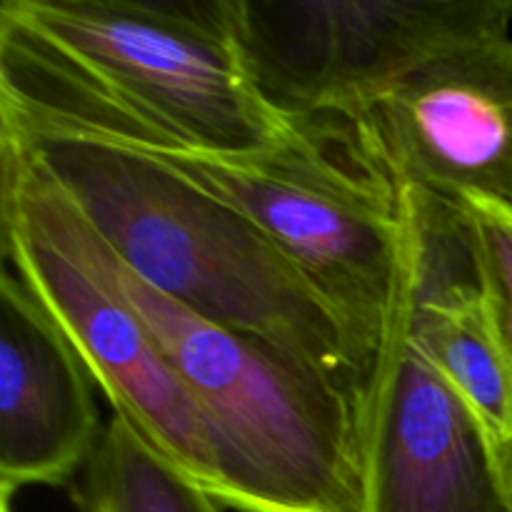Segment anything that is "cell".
Wrapping results in <instances>:
<instances>
[{
  "instance_id": "obj_2",
  "label": "cell",
  "mask_w": 512,
  "mask_h": 512,
  "mask_svg": "<svg viewBox=\"0 0 512 512\" xmlns=\"http://www.w3.org/2000/svg\"><path fill=\"white\" fill-rule=\"evenodd\" d=\"M140 148V145H138ZM158 153L248 215L325 298L368 375L403 258V198L348 118L290 115L265 148Z\"/></svg>"
},
{
  "instance_id": "obj_9",
  "label": "cell",
  "mask_w": 512,
  "mask_h": 512,
  "mask_svg": "<svg viewBox=\"0 0 512 512\" xmlns=\"http://www.w3.org/2000/svg\"><path fill=\"white\" fill-rule=\"evenodd\" d=\"M83 512H223L218 498L150 448L123 418L103 425L78 490Z\"/></svg>"
},
{
  "instance_id": "obj_8",
  "label": "cell",
  "mask_w": 512,
  "mask_h": 512,
  "mask_svg": "<svg viewBox=\"0 0 512 512\" xmlns=\"http://www.w3.org/2000/svg\"><path fill=\"white\" fill-rule=\"evenodd\" d=\"M103 425L93 378L38 295L0 273V490L65 485L88 465Z\"/></svg>"
},
{
  "instance_id": "obj_5",
  "label": "cell",
  "mask_w": 512,
  "mask_h": 512,
  "mask_svg": "<svg viewBox=\"0 0 512 512\" xmlns=\"http://www.w3.org/2000/svg\"><path fill=\"white\" fill-rule=\"evenodd\" d=\"M255 88L285 115L358 118L433 55L510 30L512 0H228Z\"/></svg>"
},
{
  "instance_id": "obj_3",
  "label": "cell",
  "mask_w": 512,
  "mask_h": 512,
  "mask_svg": "<svg viewBox=\"0 0 512 512\" xmlns=\"http://www.w3.org/2000/svg\"><path fill=\"white\" fill-rule=\"evenodd\" d=\"M0 240L3 260L68 335L113 415L220 503L213 428L120 288L103 238L28 153L3 140Z\"/></svg>"
},
{
  "instance_id": "obj_1",
  "label": "cell",
  "mask_w": 512,
  "mask_h": 512,
  "mask_svg": "<svg viewBox=\"0 0 512 512\" xmlns=\"http://www.w3.org/2000/svg\"><path fill=\"white\" fill-rule=\"evenodd\" d=\"M0 140L28 153L150 288L300 355L358 393L365 370L338 315L248 215L138 145L5 113Z\"/></svg>"
},
{
  "instance_id": "obj_6",
  "label": "cell",
  "mask_w": 512,
  "mask_h": 512,
  "mask_svg": "<svg viewBox=\"0 0 512 512\" xmlns=\"http://www.w3.org/2000/svg\"><path fill=\"white\" fill-rule=\"evenodd\" d=\"M360 512H512L508 445L410 333V268L358 390Z\"/></svg>"
},
{
  "instance_id": "obj_7",
  "label": "cell",
  "mask_w": 512,
  "mask_h": 512,
  "mask_svg": "<svg viewBox=\"0 0 512 512\" xmlns=\"http://www.w3.org/2000/svg\"><path fill=\"white\" fill-rule=\"evenodd\" d=\"M350 123L398 188L512 205L510 30L433 55Z\"/></svg>"
},
{
  "instance_id": "obj_4",
  "label": "cell",
  "mask_w": 512,
  "mask_h": 512,
  "mask_svg": "<svg viewBox=\"0 0 512 512\" xmlns=\"http://www.w3.org/2000/svg\"><path fill=\"white\" fill-rule=\"evenodd\" d=\"M0 15L188 150L253 153L290 123L250 80L228 0H5Z\"/></svg>"
},
{
  "instance_id": "obj_11",
  "label": "cell",
  "mask_w": 512,
  "mask_h": 512,
  "mask_svg": "<svg viewBox=\"0 0 512 512\" xmlns=\"http://www.w3.org/2000/svg\"><path fill=\"white\" fill-rule=\"evenodd\" d=\"M508 463H510V473H512V443L508 445Z\"/></svg>"
},
{
  "instance_id": "obj_10",
  "label": "cell",
  "mask_w": 512,
  "mask_h": 512,
  "mask_svg": "<svg viewBox=\"0 0 512 512\" xmlns=\"http://www.w3.org/2000/svg\"><path fill=\"white\" fill-rule=\"evenodd\" d=\"M455 208L468 225L480 285L512 360V205L465 200Z\"/></svg>"
}]
</instances>
